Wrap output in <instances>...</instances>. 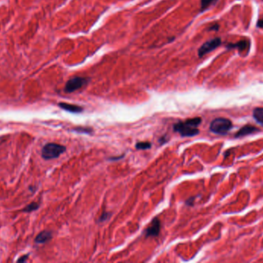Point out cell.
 <instances>
[{
    "label": "cell",
    "instance_id": "1",
    "mask_svg": "<svg viewBox=\"0 0 263 263\" xmlns=\"http://www.w3.org/2000/svg\"><path fill=\"white\" fill-rule=\"evenodd\" d=\"M201 117H194L186 120L184 122H178L173 125V130L179 133L183 137H193L199 133L197 126L201 124Z\"/></svg>",
    "mask_w": 263,
    "mask_h": 263
},
{
    "label": "cell",
    "instance_id": "2",
    "mask_svg": "<svg viewBox=\"0 0 263 263\" xmlns=\"http://www.w3.org/2000/svg\"><path fill=\"white\" fill-rule=\"evenodd\" d=\"M232 123L229 119L225 117L216 118L212 121L210 124V131L216 134H227L231 129Z\"/></svg>",
    "mask_w": 263,
    "mask_h": 263
},
{
    "label": "cell",
    "instance_id": "3",
    "mask_svg": "<svg viewBox=\"0 0 263 263\" xmlns=\"http://www.w3.org/2000/svg\"><path fill=\"white\" fill-rule=\"evenodd\" d=\"M65 146L56 143H49L42 147V157L45 160H51L59 157L66 151Z\"/></svg>",
    "mask_w": 263,
    "mask_h": 263
},
{
    "label": "cell",
    "instance_id": "4",
    "mask_svg": "<svg viewBox=\"0 0 263 263\" xmlns=\"http://www.w3.org/2000/svg\"><path fill=\"white\" fill-rule=\"evenodd\" d=\"M89 82V79L85 77H81V76H75V77L72 78L69 80L67 83L66 84L64 91L68 94L75 92V90L81 89L82 86L86 85Z\"/></svg>",
    "mask_w": 263,
    "mask_h": 263
},
{
    "label": "cell",
    "instance_id": "5",
    "mask_svg": "<svg viewBox=\"0 0 263 263\" xmlns=\"http://www.w3.org/2000/svg\"><path fill=\"white\" fill-rule=\"evenodd\" d=\"M222 40L220 38H215V39H210L207 41L198 49V55L199 57H202L207 53L212 52L216 48H218L221 45Z\"/></svg>",
    "mask_w": 263,
    "mask_h": 263
},
{
    "label": "cell",
    "instance_id": "6",
    "mask_svg": "<svg viewBox=\"0 0 263 263\" xmlns=\"http://www.w3.org/2000/svg\"><path fill=\"white\" fill-rule=\"evenodd\" d=\"M160 229H161V224H160V221L158 220L157 218H155L149 227L145 230V236L146 237H155L158 236L159 234Z\"/></svg>",
    "mask_w": 263,
    "mask_h": 263
},
{
    "label": "cell",
    "instance_id": "7",
    "mask_svg": "<svg viewBox=\"0 0 263 263\" xmlns=\"http://www.w3.org/2000/svg\"><path fill=\"white\" fill-rule=\"evenodd\" d=\"M52 238V232L49 231H42L37 235L35 239V242L37 244H45L50 241Z\"/></svg>",
    "mask_w": 263,
    "mask_h": 263
},
{
    "label": "cell",
    "instance_id": "8",
    "mask_svg": "<svg viewBox=\"0 0 263 263\" xmlns=\"http://www.w3.org/2000/svg\"><path fill=\"white\" fill-rule=\"evenodd\" d=\"M249 46H250V42L248 39H243V40H240L239 42H236L235 43H229V44L226 45V47L228 49L237 48L240 51H243L245 49H249Z\"/></svg>",
    "mask_w": 263,
    "mask_h": 263
},
{
    "label": "cell",
    "instance_id": "9",
    "mask_svg": "<svg viewBox=\"0 0 263 263\" xmlns=\"http://www.w3.org/2000/svg\"><path fill=\"white\" fill-rule=\"evenodd\" d=\"M259 131V130L258 129V128H256L255 126H252V125H249V124H248V125L242 126V127H241V129L239 130V131H238L237 133H236V137H243V136H246V135H248V134H253V133L257 132V131Z\"/></svg>",
    "mask_w": 263,
    "mask_h": 263
},
{
    "label": "cell",
    "instance_id": "10",
    "mask_svg": "<svg viewBox=\"0 0 263 263\" xmlns=\"http://www.w3.org/2000/svg\"><path fill=\"white\" fill-rule=\"evenodd\" d=\"M59 106L62 109L65 110L68 112L71 113H80L83 111V108L78 105H74V104H67V103H59Z\"/></svg>",
    "mask_w": 263,
    "mask_h": 263
},
{
    "label": "cell",
    "instance_id": "11",
    "mask_svg": "<svg viewBox=\"0 0 263 263\" xmlns=\"http://www.w3.org/2000/svg\"><path fill=\"white\" fill-rule=\"evenodd\" d=\"M253 117L258 123L263 124V107H256L253 111Z\"/></svg>",
    "mask_w": 263,
    "mask_h": 263
},
{
    "label": "cell",
    "instance_id": "12",
    "mask_svg": "<svg viewBox=\"0 0 263 263\" xmlns=\"http://www.w3.org/2000/svg\"><path fill=\"white\" fill-rule=\"evenodd\" d=\"M218 0H201V12L208 9L210 6H214Z\"/></svg>",
    "mask_w": 263,
    "mask_h": 263
},
{
    "label": "cell",
    "instance_id": "13",
    "mask_svg": "<svg viewBox=\"0 0 263 263\" xmlns=\"http://www.w3.org/2000/svg\"><path fill=\"white\" fill-rule=\"evenodd\" d=\"M39 208V204L37 202H32L30 203V204H29L28 205H26V207L24 208V209H23L22 211L23 212H26V213H30V212H32V211L37 210Z\"/></svg>",
    "mask_w": 263,
    "mask_h": 263
},
{
    "label": "cell",
    "instance_id": "14",
    "mask_svg": "<svg viewBox=\"0 0 263 263\" xmlns=\"http://www.w3.org/2000/svg\"><path fill=\"white\" fill-rule=\"evenodd\" d=\"M135 147L136 149L139 150H147L149 149L151 147V143L147 142V141H145V142H139L135 144Z\"/></svg>",
    "mask_w": 263,
    "mask_h": 263
},
{
    "label": "cell",
    "instance_id": "15",
    "mask_svg": "<svg viewBox=\"0 0 263 263\" xmlns=\"http://www.w3.org/2000/svg\"><path fill=\"white\" fill-rule=\"evenodd\" d=\"M110 217H111V213L107 212V211H105V212L102 213V215L100 216V218L99 219V221H100V222L105 221L108 220V219H110Z\"/></svg>",
    "mask_w": 263,
    "mask_h": 263
},
{
    "label": "cell",
    "instance_id": "16",
    "mask_svg": "<svg viewBox=\"0 0 263 263\" xmlns=\"http://www.w3.org/2000/svg\"><path fill=\"white\" fill-rule=\"evenodd\" d=\"M75 131H79V132H85V133H87V134L92 132V129H89V128H82V127L75 128Z\"/></svg>",
    "mask_w": 263,
    "mask_h": 263
},
{
    "label": "cell",
    "instance_id": "17",
    "mask_svg": "<svg viewBox=\"0 0 263 263\" xmlns=\"http://www.w3.org/2000/svg\"><path fill=\"white\" fill-rule=\"evenodd\" d=\"M219 29V24H214L212 26H210L208 29V31H218Z\"/></svg>",
    "mask_w": 263,
    "mask_h": 263
},
{
    "label": "cell",
    "instance_id": "18",
    "mask_svg": "<svg viewBox=\"0 0 263 263\" xmlns=\"http://www.w3.org/2000/svg\"><path fill=\"white\" fill-rule=\"evenodd\" d=\"M28 256H29V255H25L21 256V257L19 258V259H18L17 262H26V261L28 259V258H29V257H28Z\"/></svg>",
    "mask_w": 263,
    "mask_h": 263
},
{
    "label": "cell",
    "instance_id": "19",
    "mask_svg": "<svg viewBox=\"0 0 263 263\" xmlns=\"http://www.w3.org/2000/svg\"><path fill=\"white\" fill-rule=\"evenodd\" d=\"M195 200V198L192 197L190 198L189 199H188V200L186 201V204H188V205H192L193 204V201Z\"/></svg>",
    "mask_w": 263,
    "mask_h": 263
},
{
    "label": "cell",
    "instance_id": "20",
    "mask_svg": "<svg viewBox=\"0 0 263 263\" xmlns=\"http://www.w3.org/2000/svg\"><path fill=\"white\" fill-rule=\"evenodd\" d=\"M257 26L259 28H263V19H259L257 23Z\"/></svg>",
    "mask_w": 263,
    "mask_h": 263
}]
</instances>
